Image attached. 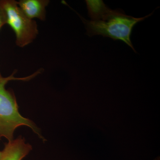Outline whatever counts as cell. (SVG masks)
<instances>
[{"mask_svg":"<svg viewBox=\"0 0 160 160\" xmlns=\"http://www.w3.org/2000/svg\"><path fill=\"white\" fill-rule=\"evenodd\" d=\"M2 75H1V72H0V78H1V77H2Z\"/></svg>","mask_w":160,"mask_h":160,"instance_id":"cell-9","label":"cell"},{"mask_svg":"<svg viewBox=\"0 0 160 160\" xmlns=\"http://www.w3.org/2000/svg\"><path fill=\"white\" fill-rule=\"evenodd\" d=\"M6 24V15L2 7L0 6V29Z\"/></svg>","mask_w":160,"mask_h":160,"instance_id":"cell-7","label":"cell"},{"mask_svg":"<svg viewBox=\"0 0 160 160\" xmlns=\"http://www.w3.org/2000/svg\"><path fill=\"white\" fill-rule=\"evenodd\" d=\"M0 6L6 15V24L15 34L17 46L24 47L32 42L38 34L36 21L27 18L14 0H0Z\"/></svg>","mask_w":160,"mask_h":160,"instance_id":"cell-3","label":"cell"},{"mask_svg":"<svg viewBox=\"0 0 160 160\" xmlns=\"http://www.w3.org/2000/svg\"><path fill=\"white\" fill-rule=\"evenodd\" d=\"M49 2V0H20L17 4L27 18L44 21L46 19V7Z\"/></svg>","mask_w":160,"mask_h":160,"instance_id":"cell-5","label":"cell"},{"mask_svg":"<svg viewBox=\"0 0 160 160\" xmlns=\"http://www.w3.org/2000/svg\"><path fill=\"white\" fill-rule=\"evenodd\" d=\"M32 149L31 145L26 143L22 138L18 137L6 143L0 160H22Z\"/></svg>","mask_w":160,"mask_h":160,"instance_id":"cell-4","label":"cell"},{"mask_svg":"<svg viewBox=\"0 0 160 160\" xmlns=\"http://www.w3.org/2000/svg\"><path fill=\"white\" fill-rule=\"evenodd\" d=\"M14 72L7 77L0 78V140L5 138L9 141L13 140L15 129L21 126H26L32 129L40 138L44 139L40 129L34 123L21 115L18 111L16 99L11 91L6 89V86L12 80L26 81L32 78L39 73V72L25 78H14Z\"/></svg>","mask_w":160,"mask_h":160,"instance_id":"cell-2","label":"cell"},{"mask_svg":"<svg viewBox=\"0 0 160 160\" xmlns=\"http://www.w3.org/2000/svg\"><path fill=\"white\" fill-rule=\"evenodd\" d=\"M88 14L92 21H98L110 12L111 9L106 6L103 1H85Z\"/></svg>","mask_w":160,"mask_h":160,"instance_id":"cell-6","label":"cell"},{"mask_svg":"<svg viewBox=\"0 0 160 160\" xmlns=\"http://www.w3.org/2000/svg\"><path fill=\"white\" fill-rule=\"evenodd\" d=\"M85 25L89 36L102 35L115 41L120 40L136 52L132 43L131 36L135 26L151 16L153 12L144 17L134 18L126 14L122 9H111L108 14L98 21L87 20L76 12Z\"/></svg>","mask_w":160,"mask_h":160,"instance_id":"cell-1","label":"cell"},{"mask_svg":"<svg viewBox=\"0 0 160 160\" xmlns=\"http://www.w3.org/2000/svg\"><path fill=\"white\" fill-rule=\"evenodd\" d=\"M2 156V151H0V160H1V157Z\"/></svg>","mask_w":160,"mask_h":160,"instance_id":"cell-8","label":"cell"}]
</instances>
